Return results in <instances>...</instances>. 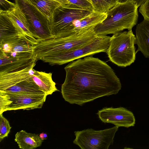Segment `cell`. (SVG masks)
<instances>
[{
    "instance_id": "cell-12",
    "label": "cell",
    "mask_w": 149,
    "mask_h": 149,
    "mask_svg": "<svg viewBox=\"0 0 149 149\" xmlns=\"http://www.w3.org/2000/svg\"><path fill=\"white\" fill-rule=\"evenodd\" d=\"M33 46L19 37L0 45V51L13 58H21L32 57Z\"/></svg>"
},
{
    "instance_id": "cell-4",
    "label": "cell",
    "mask_w": 149,
    "mask_h": 149,
    "mask_svg": "<svg viewBox=\"0 0 149 149\" xmlns=\"http://www.w3.org/2000/svg\"><path fill=\"white\" fill-rule=\"evenodd\" d=\"M93 10L72 3L62 4L55 10L50 22L53 38L74 35V23L90 14Z\"/></svg>"
},
{
    "instance_id": "cell-8",
    "label": "cell",
    "mask_w": 149,
    "mask_h": 149,
    "mask_svg": "<svg viewBox=\"0 0 149 149\" xmlns=\"http://www.w3.org/2000/svg\"><path fill=\"white\" fill-rule=\"evenodd\" d=\"M119 127L115 126L102 130L88 128L74 132L73 143L81 149H108L113 144Z\"/></svg>"
},
{
    "instance_id": "cell-30",
    "label": "cell",
    "mask_w": 149,
    "mask_h": 149,
    "mask_svg": "<svg viewBox=\"0 0 149 149\" xmlns=\"http://www.w3.org/2000/svg\"><path fill=\"white\" fill-rule=\"evenodd\" d=\"M91 3V0H87Z\"/></svg>"
},
{
    "instance_id": "cell-25",
    "label": "cell",
    "mask_w": 149,
    "mask_h": 149,
    "mask_svg": "<svg viewBox=\"0 0 149 149\" xmlns=\"http://www.w3.org/2000/svg\"><path fill=\"white\" fill-rule=\"evenodd\" d=\"M139 12L142 15L144 19L149 20V0L140 6Z\"/></svg>"
},
{
    "instance_id": "cell-28",
    "label": "cell",
    "mask_w": 149,
    "mask_h": 149,
    "mask_svg": "<svg viewBox=\"0 0 149 149\" xmlns=\"http://www.w3.org/2000/svg\"><path fill=\"white\" fill-rule=\"evenodd\" d=\"M39 136L42 140H46L47 137V134L46 133L42 132L40 134Z\"/></svg>"
},
{
    "instance_id": "cell-24",
    "label": "cell",
    "mask_w": 149,
    "mask_h": 149,
    "mask_svg": "<svg viewBox=\"0 0 149 149\" xmlns=\"http://www.w3.org/2000/svg\"><path fill=\"white\" fill-rule=\"evenodd\" d=\"M70 3L80 7L89 9L93 10L91 3L87 0H67Z\"/></svg>"
},
{
    "instance_id": "cell-1",
    "label": "cell",
    "mask_w": 149,
    "mask_h": 149,
    "mask_svg": "<svg viewBox=\"0 0 149 149\" xmlns=\"http://www.w3.org/2000/svg\"><path fill=\"white\" fill-rule=\"evenodd\" d=\"M61 93L65 101L81 106L99 98L117 94L121 88L112 68L98 58L88 56L72 61L64 68Z\"/></svg>"
},
{
    "instance_id": "cell-26",
    "label": "cell",
    "mask_w": 149,
    "mask_h": 149,
    "mask_svg": "<svg viewBox=\"0 0 149 149\" xmlns=\"http://www.w3.org/2000/svg\"><path fill=\"white\" fill-rule=\"evenodd\" d=\"M0 10L9 11L15 6V3L11 2L7 0H0Z\"/></svg>"
},
{
    "instance_id": "cell-9",
    "label": "cell",
    "mask_w": 149,
    "mask_h": 149,
    "mask_svg": "<svg viewBox=\"0 0 149 149\" xmlns=\"http://www.w3.org/2000/svg\"><path fill=\"white\" fill-rule=\"evenodd\" d=\"M47 95L0 93V114L10 110L41 108Z\"/></svg>"
},
{
    "instance_id": "cell-22",
    "label": "cell",
    "mask_w": 149,
    "mask_h": 149,
    "mask_svg": "<svg viewBox=\"0 0 149 149\" xmlns=\"http://www.w3.org/2000/svg\"><path fill=\"white\" fill-rule=\"evenodd\" d=\"M118 3V0H91L93 10L104 13H106Z\"/></svg>"
},
{
    "instance_id": "cell-2",
    "label": "cell",
    "mask_w": 149,
    "mask_h": 149,
    "mask_svg": "<svg viewBox=\"0 0 149 149\" xmlns=\"http://www.w3.org/2000/svg\"><path fill=\"white\" fill-rule=\"evenodd\" d=\"M137 6L134 3H118L106 13V18L94 29L97 35L115 34L125 29H132L137 22Z\"/></svg>"
},
{
    "instance_id": "cell-18",
    "label": "cell",
    "mask_w": 149,
    "mask_h": 149,
    "mask_svg": "<svg viewBox=\"0 0 149 149\" xmlns=\"http://www.w3.org/2000/svg\"><path fill=\"white\" fill-rule=\"evenodd\" d=\"M6 11L22 29L27 42L33 46L37 44L38 41L29 31L27 20L19 7L15 4V6L14 8Z\"/></svg>"
},
{
    "instance_id": "cell-27",
    "label": "cell",
    "mask_w": 149,
    "mask_h": 149,
    "mask_svg": "<svg viewBox=\"0 0 149 149\" xmlns=\"http://www.w3.org/2000/svg\"><path fill=\"white\" fill-rule=\"evenodd\" d=\"M147 0H118V3L131 2L134 3L138 7L144 3Z\"/></svg>"
},
{
    "instance_id": "cell-19",
    "label": "cell",
    "mask_w": 149,
    "mask_h": 149,
    "mask_svg": "<svg viewBox=\"0 0 149 149\" xmlns=\"http://www.w3.org/2000/svg\"><path fill=\"white\" fill-rule=\"evenodd\" d=\"M52 73L35 70L31 77L34 82L47 95L59 91L52 79Z\"/></svg>"
},
{
    "instance_id": "cell-16",
    "label": "cell",
    "mask_w": 149,
    "mask_h": 149,
    "mask_svg": "<svg viewBox=\"0 0 149 149\" xmlns=\"http://www.w3.org/2000/svg\"><path fill=\"white\" fill-rule=\"evenodd\" d=\"M135 44L146 58H149V20L144 19L136 26Z\"/></svg>"
},
{
    "instance_id": "cell-7",
    "label": "cell",
    "mask_w": 149,
    "mask_h": 149,
    "mask_svg": "<svg viewBox=\"0 0 149 149\" xmlns=\"http://www.w3.org/2000/svg\"><path fill=\"white\" fill-rule=\"evenodd\" d=\"M27 20L29 29L38 41L53 38L50 22L31 0H14Z\"/></svg>"
},
{
    "instance_id": "cell-23",
    "label": "cell",
    "mask_w": 149,
    "mask_h": 149,
    "mask_svg": "<svg viewBox=\"0 0 149 149\" xmlns=\"http://www.w3.org/2000/svg\"><path fill=\"white\" fill-rule=\"evenodd\" d=\"M12 127L9 121L3 116V113L0 114V141L8 136Z\"/></svg>"
},
{
    "instance_id": "cell-21",
    "label": "cell",
    "mask_w": 149,
    "mask_h": 149,
    "mask_svg": "<svg viewBox=\"0 0 149 149\" xmlns=\"http://www.w3.org/2000/svg\"><path fill=\"white\" fill-rule=\"evenodd\" d=\"M48 18L50 22L55 9L62 5L54 0H31Z\"/></svg>"
},
{
    "instance_id": "cell-15",
    "label": "cell",
    "mask_w": 149,
    "mask_h": 149,
    "mask_svg": "<svg viewBox=\"0 0 149 149\" xmlns=\"http://www.w3.org/2000/svg\"><path fill=\"white\" fill-rule=\"evenodd\" d=\"M106 13L93 11L88 15L76 20L74 23V34L82 33L94 30L98 24L102 22L107 17Z\"/></svg>"
},
{
    "instance_id": "cell-29",
    "label": "cell",
    "mask_w": 149,
    "mask_h": 149,
    "mask_svg": "<svg viewBox=\"0 0 149 149\" xmlns=\"http://www.w3.org/2000/svg\"><path fill=\"white\" fill-rule=\"evenodd\" d=\"M62 4H65L70 3L67 0H54Z\"/></svg>"
},
{
    "instance_id": "cell-3",
    "label": "cell",
    "mask_w": 149,
    "mask_h": 149,
    "mask_svg": "<svg viewBox=\"0 0 149 149\" xmlns=\"http://www.w3.org/2000/svg\"><path fill=\"white\" fill-rule=\"evenodd\" d=\"M97 36L93 30L82 33L39 41L33 46V56L37 61L74 49L91 41Z\"/></svg>"
},
{
    "instance_id": "cell-13",
    "label": "cell",
    "mask_w": 149,
    "mask_h": 149,
    "mask_svg": "<svg viewBox=\"0 0 149 149\" xmlns=\"http://www.w3.org/2000/svg\"><path fill=\"white\" fill-rule=\"evenodd\" d=\"M0 73L17 71L24 69L37 61L33 57L19 58L8 56L0 51Z\"/></svg>"
},
{
    "instance_id": "cell-17",
    "label": "cell",
    "mask_w": 149,
    "mask_h": 149,
    "mask_svg": "<svg viewBox=\"0 0 149 149\" xmlns=\"http://www.w3.org/2000/svg\"><path fill=\"white\" fill-rule=\"evenodd\" d=\"M0 93L24 94H46L34 82L31 77L0 91Z\"/></svg>"
},
{
    "instance_id": "cell-20",
    "label": "cell",
    "mask_w": 149,
    "mask_h": 149,
    "mask_svg": "<svg viewBox=\"0 0 149 149\" xmlns=\"http://www.w3.org/2000/svg\"><path fill=\"white\" fill-rule=\"evenodd\" d=\"M15 141L19 148L22 149H33L40 146L43 141L38 134L21 130L15 135Z\"/></svg>"
},
{
    "instance_id": "cell-5",
    "label": "cell",
    "mask_w": 149,
    "mask_h": 149,
    "mask_svg": "<svg viewBox=\"0 0 149 149\" xmlns=\"http://www.w3.org/2000/svg\"><path fill=\"white\" fill-rule=\"evenodd\" d=\"M135 36L132 29L120 32L110 37L107 53L110 60L117 66L125 67L133 63L136 52Z\"/></svg>"
},
{
    "instance_id": "cell-10",
    "label": "cell",
    "mask_w": 149,
    "mask_h": 149,
    "mask_svg": "<svg viewBox=\"0 0 149 149\" xmlns=\"http://www.w3.org/2000/svg\"><path fill=\"white\" fill-rule=\"evenodd\" d=\"M100 119L104 123H110L119 127L128 128L136 123L133 113L126 108L105 107L97 113Z\"/></svg>"
},
{
    "instance_id": "cell-14",
    "label": "cell",
    "mask_w": 149,
    "mask_h": 149,
    "mask_svg": "<svg viewBox=\"0 0 149 149\" xmlns=\"http://www.w3.org/2000/svg\"><path fill=\"white\" fill-rule=\"evenodd\" d=\"M36 63L20 70L8 73H0V91L31 77Z\"/></svg>"
},
{
    "instance_id": "cell-11",
    "label": "cell",
    "mask_w": 149,
    "mask_h": 149,
    "mask_svg": "<svg viewBox=\"0 0 149 149\" xmlns=\"http://www.w3.org/2000/svg\"><path fill=\"white\" fill-rule=\"evenodd\" d=\"M19 37L27 42L23 31L15 21L6 11L0 10V45Z\"/></svg>"
},
{
    "instance_id": "cell-6",
    "label": "cell",
    "mask_w": 149,
    "mask_h": 149,
    "mask_svg": "<svg viewBox=\"0 0 149 149\" xmlns=\"http://www.w3.org/2000/svg\"><path fill=\"white\" fill-rule=\"evenodd\" d=\"M110 37L107 35H97L91 41L75 49L41 59L51 65H62L88 56L101 52H107Z\"/></svg>"
}]
</instances>
